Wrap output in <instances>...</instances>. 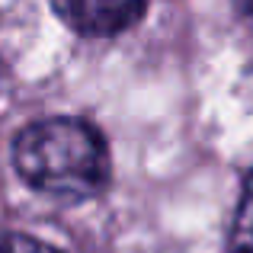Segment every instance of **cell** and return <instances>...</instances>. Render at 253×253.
<instances>
[{
	"label": "cell",
	"mask_w": 253,
	"mask_h": 253,
	"mask_svg": "<svg viewBox=\"0 0 253 253\" xmlns=\"http://www.w3.org/2000/svg\"><path fill=\"white\" fill-rule=\"evenodd\" d=\"M144 6L148 0H51L58 19L90 39L119 36L131 29L144 16Z\"/></svg>",
	"instance_id": "7a4b0ae2"
},
{
	"label": "cell",
	"mask_w": 253,
	"mask_h": 253,
	"mask_svg": "<svg viewBox=\"0 0 253 253\" xmlns=\"http://www.w3.org/2000/svg\"><path fill=\"white\" fill-rule=\"evenodd\" d=\"M231 247H234V253H253V176L247 179L241 205H237L234 228H231Z\"/></svg>",
	"instance_id": "3957f363"
},
{
	"label": "cell",
	"mask_w": 253,
	"mask_h": 253,
	"mask_svg": "<svg viewBox=\"0 0 253 253\" xmlns=\"http://www.w3.org/2000/svg\"><path fill=\"white\" fill-rule=\"evenodd\" d=\"M237 6H241L247 16H253V0H237Z\"/></svg>",
	"instance_id": "5b68a950"
},
{
	"label": "cell",
	"mask_w": 253,
	"mask_h": 253,
	"mask_svg": "<svg viewBox=\"0 0 253 253\" xmlns=\"http://www.w3.org/2000/svg\"><path fill=\"white\" fill-rule=\"evenodd\" d=\"M13 164L29 189L58 202L96 196L109 179V151L84 119H42L19 131Z\"/></svg>",
	"instance_id": "6da1fadb"
},
{
	"label": "cell",
	"mask_w": 253,
	"mask_h": 253,
	"mask_svg": "<svg viewBox=\"0 0 253 253\" xmlns=\"http://www.w3.org/2000/svg\"><path fill=\"white\" fill-rule=\"evenodd\" d=\"M0 253H61V250H55L51 244L29 237V234H10L0 241Z\"/></svg>",
	"instance_id": "277c9868"
}]
</instances>
